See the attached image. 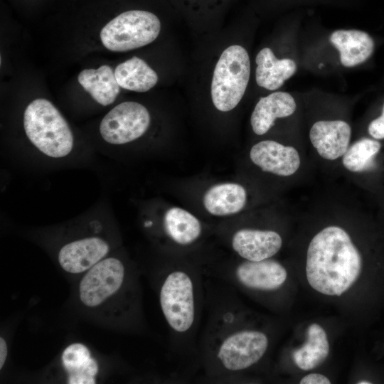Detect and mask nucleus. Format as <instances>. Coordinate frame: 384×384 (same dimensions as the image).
<instances>
[{"label": "nucleus", "mask_w": 384, "mask_h": 384, "mask_svg": "<svg viewBox=\"0 0 384 384\" xmlns=\"http://www.w3.org/2000/svg\"><path fill=\"white\" fill-rule=\"evenodd\" d=\"M204 284L207 316L198 337L197 363L206 380L233 383L264 357L269 337L245 326L233 287L206 276Z\"/></svg>", "instance_id": "nucleus-1"}, {"label": "nucleus", "mask_w": 384, "mask_h": 384, "mask_svg": "<svg viewBox=\"0 0 384 384\" xmlns=\"http://www.w3.org/2000/svg\"><path fill=\"white\" fill-rule=\"evenodd\" d=\"M205 275L198 260L174 259L161 272L160 307L169 329L174 356L197 364L198 331L205 309Z\"/></svg>", "instance_id": "nucleus-2"}, {"label": "nucleus", "mask_w": 384, "mask_h": 384, "mask_svg": "<svg viewBox=\"0 0 384 384\" xmlns=\"http://www.w3.org/2000/svg\"><path fill=\"white\" fill-rule=\"evenodd\" d=\"M362 267L361 255L346 231L328 226L311 240L307 250L306 274L317 292L339 296L358 279Z\"/></svg>", "instance_id": "nucleus-3"}, {"label": "nucleus", "mask_w": 384, "mask_h": 384, "mask_svg": "<svg viewBox=\"0 0 384 384\" xmlns=\"http://www.w3.org/2000/svg\"><path fill=\"white\" fill-rule=\"evenodd\" d=\"M23 128L33 146L46 156H68L74 146L71 129L60 111L49 100L37 98L26 107Z\"/></svg>", "instance_id": "nucleus-4"}, {"label": "nucleus", "mask_w": 384, "mask_h": 384, "mask_svg": "<svg viewBox=\"0 0 384 384\" xmlns=\"http://www.w3.org/2000/svg\"><path fill=\"white\" fill-rule=\"evenodd\" d=\"M250 74V58L243 47L233 45L224 50L215 65L211 83L212 100L217 110L228 112L238 105Z\"/></svg>", "instance_id": "nucleus-5"}, {"label": "nucleus", "mask_w": 384, "mask_h": 384, "mask_svg": "<svg viewBox=\"0 0 384 384\" xmlns=\"http://www.w3.org/2000/svg\"><path fill=\"white\" fill-rule=\"evenodd\" d=\"M161 21L154 13L144 9L124 11L101 29L103 46L114 52H124L153 42L159 36Z\"/></svg>", "instance_id": "nucleus-6"}, {"label": "nucleus", "mask_w": 384, "mask_h": 384, "mask_svg": "<svg viewBox=\"0 0 384 384\" xmlns=\"http://www.w3.org/2000/svg\"><path fill=\"white\" fill-rule=\"evenodd\" d=\"M151 117L142 104L133 101L122 102L113 107L102 119L100 133L113 145H122L141 137L148 129Z\"/></svg>", "instance_id": "nucleus-7"}, {"label": "nucleus", "mask_w": 384, "mask_h": 384, "mask_svg": "<svg viewBox=\"0 0 384 384\" xmlns=\"http://www.w3.org/2000/svg\"><path fill=\"white\" fill-rule=\"evenodd\" d=\"M126 269L115 257L101 260L82 279L79 292L83 304L89 307L100 305L123 286Z\"/></svg>", "instance_id": "nucleus-8"}, {"label": "nucleus", "mask_w": 384, "mask_h": 384, "mask_svg": "<svg viewBox=\"0 0 384 384\" xmlns=\"http://www.w3.org/2000/svg\"><path fill=\"white\" fill-rule=\"evenodd\" d=\"M230 245L241 259L260 261L275 255L282 247V238L274 230L242 228L232 233Z\"/></svg>", "instance_id": "nucleus-9"}, {"label": "nucleus", "mask_w": 384, "mask_h": 384, "mask_svg": "<svg viewBox=\"0 0 384 384\" xmlns=\"http://www.w3.org/2000/svg\"><path fill=\"white\" fill-rule=\"evenodd\" d=\"M250 158L262 171L280 176L294 174L301 163L295 148L273 140H264L255 144L250 149Z\"/></svg>", "instance_id": "nucleus-10"}, {"label": "nucleus", "mask_w": 384, "mask_h": 384, "mask_svg": "<svg viewBox=\"0 0 384 384\" xmlns=\"http://www.w3.org/2000/svg\"><path fill=\"white\" fill-rule=\"evenodd\" d=\"M350 125L343 120H321L311 127L309 139L318 154L327 160L342 156L348 148Z\"/></svg>", "instance_id": "nucleus-11"}, {"label": "nucleus", "mask_w": 384, "mask_h": 384, "mask_svg": "<svg viewBox=\"0 0 384 384\" xmlns=\"http://www.w3.org/2000/svg\"><path fill=\"white\" fill-rule=\"evenodd\" d=\"M107 242L97 237L86 238L69 242L61 247L58 261L70 273H80L90 269L109 252Z\"/></svg>", "instance_id": "nucleus-12"}, {"label": "nucleus", "mask_w": 384, "mask_h": 384, "mask_svg": "<svg viewBox=\"0 0 384 384\" xmlns=\"http://www.w3.org/2000/svg\"><path fill=\"white\" fill-rule=\"evenodd\" d=\"M329 39L339 52L341 63L346 68L366 62L375 50L373 37L361 30H336L331 34Z\"/></svg>", "instance_id": "nucleus-13"}, {"label": "nucleus", "mask_w": 384, "mask_h": 384, "mask_svg": "<svg viewBox=\"0 0 384 384\" xmlns=\"http://www.w3.org/2000/svg\"><path fill=\"white\" fill-rule=\"evenodd\" d=\"M296 108L294 97L286 92H275L261 97L250 117L253 132L257 135L267 133L276 119L292 115Z\"/></svg>", "instance_id": "nucleus-14"}, {"label": "nucleus", "mask_w": 384, "mask_h": 384, "mask_svg": "<svg viewBox=\"0 0 384 384\" xmlns=\"http://www.w3.org/2000/svg\"><path fill=\"white\" fill-rule=\"evenodd\" d=\"M163 230L174 245L186 248L196 244L203 235L200 220L178 207L168 209L163 218Z\"/></svg>", "instance_id": "nucleus-15"}, {"label": "nucleus", "mask_w": 384, "mask_h": 384, "mask_svg": "<svg viewBox=\"0 0 384 384\" xmlns=\"http://www.w3.org/2000/svg\"><path fill=\"white\" fill-rule=\"evenodd\" d=\"M255 63L256 82L260 87L268 90L281 87L296 73L297 68V63L292 59H278L269 48L260 50Z\"/></svg>", "instance_id": "nucleus-16"}, {"label": "nucleus", "mask_w": 384, "mask_h": 384, "mask_svg": "<svg viewBox=\"0 0 384 384\" xmlns=\"http://www.w3.org/2000/svg\"><path fill=\"white\" fill-rule=\"evenodd\" d=\"M247 201L245 188L236 183H222L212 186L204 193L206 210L215 216H228L241 211Z\"/></svg>", "instance_id": "nucleus-17"}, {"label": "nucleus", "mask_w": 384, "mask_h": 384, "mask_svg": "<svg viewBox=\"0 0 384 384\" xmlns=\"http://www.w3.org/2000/svg\"><path fill=\"white\" fill-rule=\"evenodd\" d=\"M82 87L100 105L112 104L119 93L120 87L116 80L114 71L107 65L97 69H84L78 76Z\"/></svg>", "instance_id": "nucleus-18"}, {"label": "nucleus", "mask_w": 384, "mask_h": 384, "mask_svg": "<svg viewBox=\"0 0 384 384\" xmlns=\"http://www.w3.org/2000/svg\"><path fill=\"white\" fill-rule=\"evenodd\" d=\"M62 362L69 375L68 383H95L98 365L85 345L75 343L68 346L62 354Z\"/></svg>", "instance_id": "nucleus-19"}, {"label": "nucleus", "mask_w": 384, "mask_h": 384, "mask_svg": "<svg viewBox=\"0 0 384 384\" xmlns=\"http://www.w3.org/2000/svg\"><path fill=\"white\" fill-rule=\"evenodd\" d=\"M114 75L120 87L139 92L149 90L158 81L156 72L137 56L117 65Z\"/></svg>", "instance_id": "nucleus-20"}, {"label": "nucleus", "mask_w": 384, "mask_h": 384, "mask_svg": "<svg viewBox=\"0 0 384 384\" xmlns=\"http://www.w3.org/2000/svg\"><path fill=\"white\" fill-rule=\"evenodd\" d=\"M329 344L324 329L316 324L307 329L306 342L292 353L295 364L302 370H307L319 366L328 356Z\"/></svg>", "instance_id": "nucleus-21"}, {"label": "nucleus", "mask_w": 384, "mask_h": 384, "mask_svg": "<svg viewBox=\"0 0 384 384\" xmlns=\"http://www.w3.org/2000/svg\"><path fill=\"white\" fill-rule=\"evenodd\" d=\"M383 144L380 140L363 137L349 146L342 156L343 166L349 171H371L378 166V156Z\"/></svg>", "instance_id": "nucleus-22"}, {"label": "nucleus", "mask_w": 384, "mask_h": 384, "mask_svg": "<svg viewBox=\"0 0 384 384\" xmlns=\"http://www.w3.org/2000/svg\"><path fill=\"white\" fill-rule=\"evenodd\" d=\"M368 132L371 138L377 140L384 139V122L378 117L372 119L368 126Z\"/></svg>", "instance_id": "nucleus-23"}, {"label": "nucleus", "mask_w": 384, "mask_h": 384, "mask_svg": "<svg viewBox=\"0 0 384 384\" xmlns=\"http://www.w3.org/2000/svg\"><path fill=\"white\" fill-rule=\"evenodd\" d=\"M301 384H330L331 381L324 375L311 373L304 376L301 380Z\"/></svg>", "instance_id": "nucleus-24"}, {"label": "nucleus", "mask_w": 384, "mask_h": 384, "mask_svg": "<svg viewBox=\"0 0 384 384\" xmlns=\"http://www.w3.org/2000/svg\"><path fill=\"white\" fill-rule=\"evenodd\" d=\"M7 353H8V350H7L6 343L5 340L2 337H1L0 338V368L1 369L2 368L5 363Z\"/></svg>", "instance_id": "nucleus-25"}, {"label": "nucleus", "mask_w": 384, "mask_h": 384, "mask_svg": "<svg viewBox=\"0 0 384 384\" xmlns=\"http://www.w3.org/2000/svg\"><path fill=\"white\" fill-rule=\"evenodd\" d=\"M383 122H384V103L383 105L382 111L380 115L378 117Z\"/></svg>", "instance_id": "nucleus-26"}, {"label": "nucleus", "mask_w": 384, "mask_h": 384, "mask_svg": "<svg viewBox=\"0 0 384 384\" xmlns=\"http://www.w3.org/2000/svg\"><path fill=\"white\" fill-rule=\"evenodd\" d=\"M357 383H358V384H370L371 383L369 382V381H366V380H361V381L358 382Z\"/></svg>", "instance_id": "nucleus-27"}]
</instances>
